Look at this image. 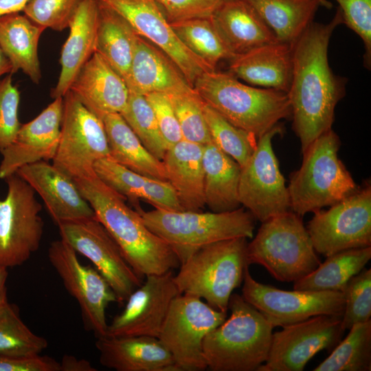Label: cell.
Instances as JSON below:
<instances>
[{
    "label": "cell",
    "instance_id": "obj_1",
    "mask_svg": "<svg viewBox=\"0 0 371 371\" xmlns=\"http://www.w3.org/2000/svg\"><path fill=\"white\" fill-rule=\"evenodd\" d=\"M341 23L339 8L330 22H313L292 44V76L287 94L292 127L302 153L332 128L336 106L345 95V80L333 74L328 58L330 37Z\"/></svg>",
    "mask_w": 371,
    "mask_h": 371
},
{
    "label": "cell",
    "instance_id": "obj_2",
    "mask_svg": "<svg viewBox=\"0 0 371 371\" xmlns=\"http://www.w3.org/2000/svg\"><path fill=\"white\" fill-rule=\"evenodd\" d=\"M82 196L93 208L95 218L120 248L125 259L142 279L179 267L171 247L150 231L138 212L126 199L94 175L73 179Z\"/></svg>",
    "mask_w": 371,
    "mask_h": 371
},
{
    "label": "cell",
    "instance_id": "obj_3",
    "mask_svg": "<svg viewBox=\"0 0 371 371\" xmlns=\"http://www.w3.org/2000/svg\"><path fill=\"white\" fill-rule=\"evenodd\" d=\"M193 88L225 119L256 139L291 117L287 93L245 84L228 71H206Z\"/></svg>",
    "mask_w": 371,
    "mask_h": 371
},
{
    "label": "cell",
    "instance_id": "obj_4",
    "mask_svg": "<svg viewBox=\"0 0 371 371\" xmlns=\"http://www.w3.org/2000/svg\"><path fill=\"white\" fill-rule=\"evenodd\" d=\"M231 315L203 341L207 368L212 371H255L267 360L273 327L242 295L232 293Z\"/></svg>",
    "mask_w": 371,
    "mask_h": 371
},
{
    "label": "cell",
    "instance_id": "obj_5",
    "mask_svg": "<svg viewBox=\"0 0 371 371\" xmlns=\"http://www.w3.org/2000/svg\"><path fill=\"white\" fill-rule=\"evenodd\" d=\"M339 136L331 128L303 152L298 170L290 175L291 210L302 216L331 206L352 194L359 186L339 158Z\"/></svg>",
    "mask_w": 371,
    "mask_h": 371
},
{
    "label": "cell",
    "instance_id": "obj_6",
    "mask_svg": "<svg viewBox=\"0 0 371 371\" xmlns=\"http://www.w3.org/2000/svg\"><path fill=\"white\" fill-rule=\"evenodd\" d=\"M146 227L164 240L180 265L203 247L234 238H252L256 219L245 207L225 212L137 211Z\"/></svg>",
    "mask_w": 371,
    "mask_h": 371
},
{
    "label": "cell",
    "instance_id": "obj_7",
    "mask_svg": "<svg viewBox=\"0 0 371 371\" xmlns=\"http://www.w3.org/2000/svg\"><path fill=\"white\" fill-rule=\"evenodd\" d=\"M247 238H234L205 245L179 266L174 281L181 294L203 299L227 313L233 291L243 281Z\"/></svg>",
    "mask_w": 371,
    "mask_h": 371
},
{
    "label": "cell",
    "instance_id": "obj_8",
    "mask_svg": "<svg viewBox=\"0 0 371 371\" xmlns=\"http://www.w3.org/2000/svg\"><path fill=\"white\" fill-rule=\"evenodd\" d=\"M248 265L264 267L278 281L295 282L321 263L301 216L290 210L262 222L246 249Z\"/></svg>",
    "mask_w": 371,
    "mask_h": 371
},
{
    "label": "cell",
    "instance_id": "obj_9",
    "mask_svg": "<svg viewBox=\"0 0 371 371\" xmlns=\"http://www.w3.org/2000/svg\"><path fill=\"white\" fill-rule=\"evenodd\" d=\"M109 157L102 120L69 90L63 96L60 139L52 164L74 179L95 175V163Z\"/></svg>",
    "mask_w": 371,
    "mask_h": 371
},
{
    "label": "cell",
    "instance_id": "obj_10",
    "mask_svg": "<svg viewBox=\"0 0 371 371\" xmlns=\"http://www.w3.org/2000/svg\"><path fill=\"white\" fill-rule=\"evenodd\" d=\"M226 318L227 313L201 298L181 294L172 300L157 338L181 371L204 370L203 339Z\"/></svg>",
    "mask_w": 371,
    "mask_h": 371
},
{
    "label": "cell",
    "instance_id": "obj_11",
    "mask_svg": "<svg viewBox=\"0 0 371 371\" xmlns=\"http://www.w3.org/2000/svg\"><path fill=\"white\" fill-rule=\"evenodd\" d=\"M4 180L8 192L0 199V265L8 268L23 265L38 250L44 222L32 186L16 173Z\"/></svg>",
    "mask_w": 371,
    "mask_h": 371
},
{
    "label": "cell",
    "instance_id": "obj_12",
    "mask_svg": "<svg viewBox=\"0 0 371 371\" xmlns=\"http://www.w3.org/2000/svg\"><path fill=\"white\" fill-rule=\"evenodd\" d=\"M314 213L306 229L315 251L325 257L371 247V185L366 182L341 201Z\"/></svg>",
    "mask_w": 371,
    "mask_h": 371
},
{
    "label": "cell",
    "instance_id": "obj_13",
    "mask_svg": "<svg viewBox=\"0 0 371 371\" xmlns=\"http://www.w3.org/2000/svg\"><path fill=\"white\" fill-rule=\"evenodd\" d=\"M47 256L65 288L77 301L86 329L96 338L106 336V309L118 302L109 282L94 267L82 264L77 252L61 238L51 243Z\"/></svg>",
    "mask_w": 371,
    "mask_h": 371
},
{
    "label": "cell",
    "instance_id": "obj_14",
    "mask_svg": "<svg viewBox=\"0 0 371 371\" xmlns=\"http://www.w3.org/2000/svg\"><path fill=\"white\" fill-rule=\"evenodd\" d=\"M282 132L278 124L258 138L254 153L241 168L240 205L261 223L291 210L288 187L272 146L273 138Z\"/></svg>",
    "mask_w": 371,
    "mask_h": 371
},
{
    "label": "cell",
    "instance_id": "obj_15",
    "mask_svg": "<svg viewBox=\"0 0 371 371\" xmlns=\"http://www.w3.org/2000/svg\"><path fill=\"white\" fill-rule=\"evenodd\" d=\"M248 267L245 271L241 295L273 328L322 315L342 317L345 306L343 292L279 289L257 282Z\"/></svg>",
    "mask_w": 371,
    "mask_h": 371
},
{
    "label": "cell",
    "instance_id": "obj_16",
    "mask_svg": "<svg viewBox=\"0 0 371 371\" xmlns=\"http://www.w3.org/2000/svg\"><path fill=\"white\" fill-rule=\"evenodd\" d=\"M60 238L77 252L88 258L109 282L118 303L143 282L125 259L120 248L95 217L58 224Z\"/></svg>",
    "mask_w": 371,
    "mask_h": 371
},
{
    "label": "cell",
    "instance_id": "obj_17",
    "mask_svg": "<svg viewBox=\"0 0 371 371\" xmlns=\"http://www.w3.org/2000/svg\"><path fill=\"white\" fill-rule=\"evenodd\" d=\"M341 317L322 315L282 326L272 334L266 361L257 371H302L322 350H331L341 339Z\"/></svg>",
    "mask_w": 371,
    "mask_h": 371
},
{
    "label": "cell",
    "instance_id": "obj_18",
    "mask_svg": "<svg viewBox=\"0 0 371 371\" xmlns=\"http://www.w3.org/2000/svg\"><path fill=\"white\" fill-rule=\"evenodd\" d=\"M145 278L128 296L123 311L108 324L106 336L158 337L172 300L181 293L172 271Z\"/></svg>",
    "mask_w": 371,
    "mask_h": 371
},
{
    "label": "cell",
    "instance_id": "obj_19",
    "mask_svg": "<svg viewBox=\"0 0 371 371\" xmlns=\"http://www.w3.org/2000/svg\"><path fill=\"white\" fill-rule=\"evenodd\" d=\"M131 24L135 32L169 57L193 87L203 73L213 71L179 40L154 0H99Z\"/></svg>",
    "mask_w": 371,
    "mask_h": 371
},
{
    "label": "cell",
    "instance_id": "obj_20",
    "mask_svg": "<svg viewBox=\"0 0 371 371\" xmlns=\"http://www.w3.org/2000/svg\"><path fill=\"white\" fill-rule=\"evenodd\" d=\"M63 97L54 99L38 115L21 124L12 142L0 153V179L15 174L21 167L52 160L60 139Z\"/></svg>",
    "mask_w": 371,
    "mask_h": 371
},
{
    "label": "cell",
    "instance_id": "obj_21",
    "mask_svg": "<svg viewBox=\"0 0 371 371\" xmlns=\"http://www.w3.org/2000/svg\"><path fill=\"white\" fill-rule=\"evenodd\" d=\"M16 174L32 186L43 199L54 222L95 218V212L74 180L47 161L24 166Z\"/></svg>",
    "mask_w": 371,
    "mask_h": 371
},
{
    "label": "cell",
    "instance_id": "obj_22",
    "mask_svg": "<svg viewBox=\"0 0 371 371\" xmlns=\"http://www.w3.org/2000/svg\"><path fill=\"white\" fill-rule=\"evenodd\" d=\"M69 90L101 120L107 114L120 113L129 96L124 79L96 52L82 67Z\"/></svg>",
    "mask_w": 371,
    "mask_h": 371
},
{
    "label": "cell",
    "instance_id": "obj_23",
    "mask_svg": "<svg viewBox=\"0 0 371 371\" xmlns=\"http://www.w3.org/2000/svg\"><path fill=\"white\" fill-rule=\"evenodd\" d=\"M95 347L100 364L117 371H181L157 337L104 336Z\"/></svg>",
    "mask_w": 371,
    "mask_h": 371
},
{
    "label": "cell",
    "instance_id": "obj_24",
    "mask_svg": "<svg viewBox=\"0 0 371 371\" xmlns=\"http://www.w3.org/2000/svg\"><path fill=\"white\" fill-rule=\"evenodd\" d=\"M292 58V45L277 41L236 55L228 72L249 85L287 93Z\"/></svg>",
    "mask_w": 371,
    "mask_h": 371
},
{
    "label": "cell",
    "instance_id": "obj_25",
    "mask_svg": "<svg viewBox=\"0 0 371 371\" xmlns=\"http://www.w3.org/2000/svg\"><path fill=\"white\" fill-rule=\"evenodd\" d=\"M98 23V0H84L69 24V34L60 53V73L50 95L63 97L79 71L95 52Z\"/></svg>",
    "mask_w": 371,
    "mask_h": 371
},
{
    "label": "cell",
    "instance_id": "obj_26",
    "mask_svg": "<svg viewBox=\"0 0 371 371\" xmlns=\"http://www.w3.org/2000/svg\"><path fill=\"white\" fill-rule=\"evenodd\" d=\"M96 176L106 186L130 201L136 211L141 210L139 199L157 209L184 211L177 194L167 181L153 179L132 171L109 157L97 161L93 166Z\"/></svg>",
    "mask_w": 371,
    "mask_h": 371
},
{
    "label": "cell",
    "instance_id": "obj_27",
    "mask_svg": "<svg viewBox=\"0 0 371 371\" xmlns=\"http://www.w3.org/2000/svg\"><path fill=\"white\" fill-rule=\"evenodd\" d=\"M124 82L129 91L143 95L153 92L169 94L192 88L172 60L140 36Z\"/></svg>",
    "mask_w": 371,
    "mask_h": 371
},
{
    "label": "cell",
    "instance_id": "obj_28",
    "mask_svg": "<svg viewBox=\"0 0 371 371\" xmlns=\"http://www.w3.org/2000/svg\"><path fill=\"white\" fill-rule=\"evenodd\" d=\"M211 20L234 56L278 41L246 0H222Z\"/></svg>",
    "mask_w": 371,
    "mask_h": 371
},
{
    "label": "cell",
    "instance_id": "obj_29",
    "mask_svg": "<svg viewBox=\"0 0 371 371\" xmlns=\"http://www.w3.org/2000/svg\"><path fill=\"white\" fill-rule=\"evenodd\" d=\"M203 145L182 139L168 148L163 159L167 179L184 211L205 206Z\"/></svg>",
    "mask_w": 371,
    "mask_h": 371
},
{
    "label": "cell",
    "instance_id": "obj_30",
    "mask_svg": "<svg viewBox=\"0 0 371 371\" xmlns=\"http://www.w3.org/2000/svg\"><path fill=\"white\" fill-rule=\"evenodd\" d=\"M44 26L25 14L0 16V46L12 65V74L21 70L35 84L41 80L38 45Z\"/></svg>",
    "mask_w": 371,
    "mask_h": 371
},
{
    "label": "cell",
    "instance_id": "obj_31",
    "mask_svg": "<svg viewBox=\"0 0 371 371\" xmlns=\"http://www.w3.org/2000/svg\"><path fill=\"white\" fill-rule=\"evenodd\" d=\"M202 159L205 205L213 212L240 207V166L212 142L203 145Z\"/></svg>",
    "mask_w": 371,
    "mask_h": 371
},
{
    "label": "cell",
    "instance_id": "obj_32",
    "mask_svg": "<svg viewBox=\"0 0 371 371\" xmlns=\"http://www.w3.org/2000/svg\"><path fill=\"white\" fill-rule=\"evenodd\" d=\"M111 159L139 174L167 181L163 161L153 156L120 113H110L102 118Z\"/></svg>",
    "mask_w": 371,
    "mask_h": 371
},
{
    "label": "cell",
    "instance_id": "obj_33",
    "mask_svg": "<svg viewBox=\"0 0 371 371\" xmlns=\"http://www.w3.org/2000/svg\"><path fill=\"white\" fill-rule=\"evenodd\" d=\"M278 41L293 44L313 22L320 6L328 0H246Z\"/></svg>",
    "mask_w": 371,
    "mask_h": 371
},
{
    "label": "cell",
    "instance_id": "obj_34",
    "mask_svg": "<svg viewBox=\"0 0 371 371\" xmlns=\"http://www.w3.org/2000/svg\"><path fill=\"white\" fill-rule=\"evenodd\" d=\"M139 35L118 12L98 0L95 52L125 80Z\"/></svg>",
    "mask_w": 371,
    "mask_h": 371
},
{
    "label": "cell",
    "instance_id": "obj_35",
    "mask_svg": "<svg viewBox=\"0 0 371 371\" xmlns=\"http://www.w3.org/2000/svg\"><path fill=\"white\" fill-rule=\"evenodd\" d=\"M371 247L351 249L326 257L323 263L294 282L293 289L308 291H341L351 278L365 268Z\"/></svg>",
    "mask_w": 371,
    "mask_h": 371
},
{
    "label": "cell",
    "instance_id": "obj_36",
    "mask_svg": "<svg viewBox=\"0 0 371 371\" xmlns=\"http://www.w3.org/2000/svg\"><path fill=\"white\" fill-rule=\"evenodd\" d=\"M182 43L212 70L234 55L227 47L210 18L195 19L170 24Z\"/></svg>",
    "mask_w": 371,
    "mask_h": 371
},
{
    "label": "cell",
    "instance_id": "obj_37",
    "mask_svg": "<svg viewBox=\"0 0 371 371\" xmlns=\"http://www.w3.org/2000/svg\"><path fill=\"white\" fill-rule=\"evenodd\" d=\"M314 371H370L371 320L358 323Z\"/></svg>",
    "mask_w": 371,
    "mask_h": 371
},
{
    "label": "cell",
    "instance_id": "obj_38",
    "mask_svg": "<svg viewBox=\"0 0 371 371\" xmlns=\"http://www.w3.org/2000/svg\"><path fill=\"white\" fill-rule=\"evenodd\" d=\"M47 340L34 333L22 321L18 309L8 302L0 307V355H39Z\"/></svg>",
    "mask_w": 371,
    "mask_h": 371
},
{
    "label": "cell",
    "instance_id": "obj_39",
    "mask_svg": "<svg viewBox=\"0 0 371 371\" xmlns=\"http://www.w3.org/2000/svg\"><path fill=\"white\" fill-rule=\"evenodd\" d=\"M203 114L212 142L243 168L256 150V137L231 124L205 102Z\"/></svg>",
    "mask_w": 371,
    "mask_h": 371
},
{
    "label": "cell",
    "instance_id": "obj_40",
    "mask_svg": "<svg viewBox=\"0 0 371 371\" xmlns=\"http://www.w3.org/2000/svg\"><path fill=\"white\" fill-rule=\"evenodd\" d=\"M120 114L143 146L162 161L167 148L154 112L145 96L129 91L127 104Z\"/></svg>",
    "mask_w": 371,
    "mask_h": 371
},
{
    "label": "cell",
    "instance_id": "obj_41",
    "mask_svg": "<svg viewBox=\"0 0 371 371\" xmlns=\"http://www.w3.org/2000/svg\"><path fill=\"white\" fill-rule=\"evenodd\" d=\"M177 120L183 139L205 145L212 142L203 114L204 101L192 87L167 94Z\"/></svg>",
    "mask_w": 371,
    "mask_h": 371
},
{
    "label": "cell",
    "instance_id": "obj_42",
    "mask_svg": "<svg viewBox=\"0 0 371 371\" xmlns=\"http://www.w3.org/2000/svg\"><path fill=\"white\" fill-rule=\"evenodd\" d=\"M345 299L341 317L343 329L371 320V269H363L350 279L343 291Z\"/></svg>",
    "mask_w": 371,
    "mask_h": 371
},
{
    "label": "cell",
    "instance_id": "obj_43",
    "mask_svg": "<svg viewBox=\"0 0 371 371\" xmlns=\"http://www.w3.org/2000/svg\"><path fill=\"white\" fill-rule=\"evenodd\" d=\"M84 0H29L23 12L34 23L55 31L69 27L70 21Z\"/></svg>",
    "mask_w": 371,
    "mask_h": 371
},
{
    "label": "cell",
    "instance_id": "obj_44",
    "mask_svg": "<svg viewBox=\"0 0 371 371\" xmlns=\"http://www.w3.org/2000/svg\"><path fill=\"white\" fill-rule=\"evenodd\" d=\"M12 75L0 80V152L12 142L21 125L18 117L20 91Z\"/></svg>",
    "mask_w": 371,
    "mask_h": 371
},
{
    "label": "cell",
    "instance_id": "obj_45",
    "mask_svg": "<svg viewBox=\"0 0 371 371\" xmlns=\"http://www.w3.org/2000/svg\"><path fill=\"white\" fill-rule=\"evenodd\" d=\"M342 15L343 23L362 40L365 48L364 64L371 65V0H336Z\"/></svg>",
    "mask_w": 371,
    "mask_h": 371
},
{
    "label": "cell",
    "instance_id": "obj_46",
    "mask_svg": "<svg viewBox=\"0 0 371 371\" xmlns=\"http://www.w3.org/2000/svg\"><path fill=\"white\" fill-rule=\"evenodd\" d=\"M170 23L210 18L222 0H154Z\"/></svg>",
    "mask_w": 371,
    "mask_h": 371
},
{
    "label": "cell",
    "instance_id": "obj_47",
    "mask_svg": "<svg viewBox=\"0 0 371 371\" xmlns=\"http://www.w3.org/2000/svg\"><path fill=\"white\" fill-rule=\"evenodd\" d=\"M144 96L154 112L167 149L181 141V130L167 94L153 92Z\"/></svg>",
    "mask_w": 371,
    "mask_h": 371
},
{
    "label": "cell",
    "instance_id": "obj_48",
    "mask_svg": "<svg viewBox=\"0 0 371 371\" xmlns=\"http://www.w3.org/2000/svg\"><path fill=\"white\" fill-rule=\"evenodd\" d=\"M0 371H60V362L48 356L0 355Z\"/></svg>",
    "mask_w": 371,
    "mask_h": 371
},
{
    "label": "cell",
    "instance_id": "obj_49",
    "mask_svg": "<svg viewBox=\"0 0 371 371\" xmlns=\"http://www.w3.org/2000/svg\"><path fill=\"white\" fill-rule=\"evenodd\" d=\"M60 371H96L91 363L85 359H78L71 355H65L60 362Z\"/></svg>",
    "mask_w": 371,
    "mask_h": 371
},
{
    "label": "cell",
    "instance_id": "obj_50",
    "mask_svg": "<svg viewBox=\"0 0 371 371\" xmlns=\"http://www.w3.org/2000/svg\"><path fill=\"white\" fill-rule=\"evenodd\" d=\"M29 0H0V16L22 12Z\"/></svg>",
    "mask_w": 371,
    "mask_h": 371
},
{
    "label": "cell",
    "instance_id": "obj_51",
    "mask_svg": "<svg viewBox=\"0 0 371 371\" xmlns=\"http://www.w3.org/2000/svg\"><path fill=\"white\" fill-rule=\"evenodd\" d=\"M8 276V268L0 265V307L8 302L6 288Z\"/></svg>",
    "mask_w": 371,
    "mask_h": 371
},
{
    "label": "cell",
    "instance_id": "obj_52",
    "mask_svg": "<svg viewBox=\"0 0 371 371\" xmlns=\"http://www.w3.org/2000/svg\"><path fill=\"white\" fill-rule=\"evenodd\" d=\"M7 74H12V65L0 46V78Z\"/></svg>",
    "mask_w": 371,
    "mask_h": 371
}]
</instances>
